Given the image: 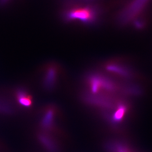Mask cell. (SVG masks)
<instances>
[{"label":"cell","mask_w":152,"mask_h":152,"mask_svg":"<svg viewBox=\"0 0 152 152\" xmlns=\"http://www.w3.org/2000/svg\"><path fill=\"white\" fill-rule=\"evenodd\" d=\"M100 16L97 7L84 4H73L67 7L62 13V18L69 23L77 22L91 26L96 24Z\"/></svg>","instance_id":"obj_1"},{"label":"cell","mask_w":152,"mask_h":152,"mask_svg":"<svg viewBox=\"0 0 152 152\" xmlns=\"http://www.w3.org/2000/svg\"><path fill=\"white\" fill-rule=\"evenodd\" d=\"M86 82L87 88L93 93L114 92L122 88L113 80L101 74H89Z\"/></svg>","instance_id":"obj_2"},{"label":"cell","mask_w":152,"mask_h":152,"mask_svg":"<svg viewBox=\"0 0 152 152\" xmlns=\"http://www.w3.org/2000/svg\"><path fill=\"white\" fill-rule=\"evenodd\" d=\"M152 0H130L119 15V20L123 24L130 22L146 11Z\"/></svg>","instance_id":"obj_3"},{"label":"cell","mask_w":152,"mask_h":152,"mask_svg":"<svg viewBox=\"0 0 152 152\" xmlns=\"http://www.w3.org/2000/svg\"><path fill=\"white\" fill-rule=\"evenodd\" d=\"M59 69L58 66L54 64L48 65L44 70L43 85L47 90H51L55 88L59 77Z\"/></svg>","instance_id":"obj_4"},{"label":"cell","mask_w":152,"mask_h":152,"mask_svg":"<svg viewBox=\"0 0 152 152\" xmlns=\"http://www.w3.org/2000/svg\"><path fill=\"white\" fill-rule=\"evenodd\" d=\"M106 69L109 72L117 77L123 78H129L132 75L131 71L121 63L112 61L105 65Z\"/></svg>","instance_id":"obj_5"},{"label":"cell","mask_w":152,"mask_h":152,"mask_svg":"<svg viewBox=\"0 0 152 152\" xmlns=\"http://www.w3.org/2000/svg\"><path fill=\"white\" fill-rule=\"evenodd\" d=\"M16 96L17 100L21 105L28 107L31 105V96L24 89L20 88L17 90Z\"/></svg>","instance_id":"obj_6"},{"label":"cell","mask_w":152,"mask_h":152,"mask_svg":"<svg viewBox=\"0 0 152 152\" xmlns=\"http://www.w3.org/2000/svg\"><path fill=\"white\" fill-rule=\"evenodd\" d=\"M11 0H0V6H4L7 5L10 2Z\"/></svg>","instance_id":"obj_7"},{"label":"cell","mask_w":152,"mask_h":152,"mask_svg":"<svg viewBox=\"0 0 152 152\" xmlns=\"http://www.w3.org/2000/svg\"><path fill=\"white\" fill-rule=\"evenodd\" d=\"M84 1H91V0H84Z\"/></svg>","instance_id":"obj_8"}]
</instances>
